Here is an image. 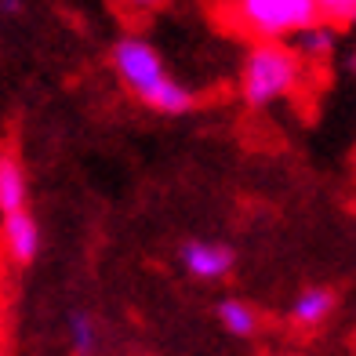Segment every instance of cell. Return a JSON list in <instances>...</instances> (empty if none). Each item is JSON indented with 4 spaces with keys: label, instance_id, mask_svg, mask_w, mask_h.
I'll return each mask as SVG.
<instances>
[{
    "label": "cell",
    "instance_id": "cell-7",
    "mask_svg": "<svg viewBox=\"0 0 356 356\" xmlns=\"http://www.w3.org/2000/svg\"><path fill=\"white\" fill-rule=\"evenodd\" d=\"M331 309H334V295L327 287H305L295 298V305H291V323L302 331H313L331 316Z\"/></svg>",
    "mask_w": 356,
    "mask_h": 356
},
{
    "label": "cell",
    "instance_id": "cell-11",
    "mask_svg": "<svg viewBox=\"0 0 356 356\" xmlns=\"http://www.w3.org/2000/svg\"><path fill=\"white\" fill-rule=\"evenodd\" d=\"M313 4H316V19L331 29L356 22V0H313Z\"/></svg>",
    "mask_w": 356,
    "mask_h": 356
},
{
    "label": "cell",
    "instance_id": "cell-12",
    "mask_svg": "<svg viewBox=\"0 0 356 356\" xmlns=\"http://www.w3.org/2000/svg\"><path fill=\"white\" fill-rule=\"evenodd\" d=\"M131 8H138V11H153V8H160V4H168V0H127Z\"/></svg>",
    "mask_w": 356,
    "mask_h": 356
},
{
    "label": "cell",
    "instance_id": "cell-1",
    "mask_svg": "<svg viewBox=\"0 0 356 356\" xmlns=\"http://www.w3.org/2000/svg\"><path fill=\"white\" fill-rule=\"evenodd\" d=\"M113 70L142 106L164 113V117H182L197 106V95L186 84H178L175 76H168L156 47L142 37H120L113 44Z\"/></svg>",
    "mask_w": 356,
    "mask_h": 356
},
{
    "label": "cell",
    "instance_id": "cell-3",
    "mask_svg": "<svg viewBox=\"0 0 356 356\" xmlns=\"http://www.w3.org/2000/svg\"><path fill=\"white\" fill-rule=\"evenodd\" d=\"M229 4L236 26L262 44H280V37H295L305 26L320 22L313 0H229Z\"/></svg>",
    "mask_w": 356,
    "mask_h": 356
},
{
    "label": "cell",
    "instance_id": "cell-6",
    "mask_svg": "<svg viewBox=\"0 0 356 356\" xmlns=\"http://www.w3.org/2000/svg\"><path fill=\"white\" fill-rule=\"evenodd\" d=\"M29 211V182L26 168L11 149H0V215Z\"/></svg>",
    "mask_w": 356,
    "mask_h": 356
},
{
    "label": "cell",
    "instance_id": "cell-13",
    "mask_svg": "<svg viewBox=\"0 0 356 356\" xmlns=\"http://www.w3.org/2000/svg\"><path fill=\"white\" fill-rule=\"evenodd\" d=\"M0 11H4V15H19L22 11V0H0Z\"/></svg>",
    "mask_w": 356,
    "mask_h": 356
},
{
    "label": "cell",
    "instance_id": "cell-10",
    "mask_svg": "<svg viewBox=\"0 0 356 356\" xmlns=\"http://www.w3.org/2000/svg\"><path fill=\"white\" fill-rule=\"evenodd\" d=\"M70 349H73V356H95L99 353V320L88 309L70 313Z\"/></svg>",
    "mask_w": 356,
    "mask_h": 356
},
{
    "label": "cell",
    "instance_id": "cell-2",
    "mask_svg": "<svg viewBox=\"0 0 356 356\" xmlns=\"http://www.w3.org/2000/svg\"><path fill=\"white\" fill-rule=\"evenodd\" d=\"M302 62L298 55L284 44H254L251 55L244 58L240 73V95L251 109H266L273 102L287 99L302 80Z\"/></svg>",
    "mask_w": 356,
    "mask_h": 356
},
{
    "label": "cell",
    "instance_id": "cell-9",
    "mask_svg": "<svg viewBox=\"0 0 356 356\" xmlns=\"http://www.w3.org/2000/svg\"><path fill=\"white\" fill-rule=\"evenodd\" d=\"M291 51L298 55V62H327L334 51V29L323 22L305 26L302 33H295V47Z\"/></svg>",
    "mask_w": 356,
    "mask_h": 356
},
{
    "label": "cell",
    "instance_id": "cell-5",
    "mask_svg": "<svg viewBox=\"0 0 356 356\" xmlns=\"http://www.w3.org/2000/svg\"><path fill=\"white\" fill-rule=\"evenodd\" d=\"M0 244H4V254L15 266H33L40 254V225L29 211L19 215H4L0 222Z\"/></svg>",
    "mask_w": 356,
    "mask_h": 356
},
{
    "label": "cell",
    "instance_id": "cell-8",
    "mask_svg": "<svg viewBox=\"0 0 356 356\" xmlns=\"http://www.w3.org/2000/svg\"><path fill=\"white\" fill-rule=\"evenodd\" d=\"M218 323H222V331H229L236 338H251L262 327V313H258L251 302L225 298V302H218Z\"/></svg>",
    "mask_w": 356,
    "mask_h": 356
},
{
    "label": "cell",
    "instance_id": "cell-4",
    "mask_svg": "<svg viewBox=\"0 0 356 356\" xmlns=\"http://www.w3.org/2000/svg\"><path fill=\"white\" fill-rule=\"evenodd\" d=\"M178 262L197 280H225L236 266V251L218 240H186L178 251Z\"/></svg>",
    "mask_w": 356,
    "mask_h": 356
}]
</instances>
